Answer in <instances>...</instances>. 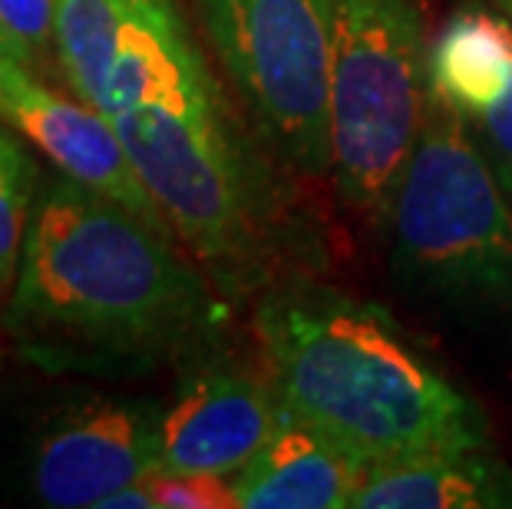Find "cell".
<instances>
[{
    "instance_id": "cell-12",
    "label": "cell",
    "mask_w": 512,
    "mask_h": 509,
    "mask_svg": "<svg viewBox=\"0 0 512 509\" xmlns=\"http://www.w3.org/2000/svg\"><path fill=\"white\" fill-rule=\"evenodd\" d=\"M512 467L486 447H446L370 467L354 509H509Z\"/></svg>"
},
{
    "instance_id": "cell-2",
    "label": "cell",
    "mask_w": 512,
    "mask_h": 509,
    "mask_svg": "<svg viewBox=\"0 0 512 509\" xmlns=\"http://www.w3.org/2000/svg\"><path fill=\"white\" fill-rule=\"evenodd\" d=\"M182 238L76 179L30 209L4 328L47 371H146L195 354L225 321Z\"/></svg>"
},
{
    "instance_id": "cell-15",
    "label": "cell",
    "mask_w": 512,
    "mask_h": 509,
    "mask_svg": "<svg viewBox=\"0 0 512 509\" xmlns=\"http://www.w3.org/2000/svg\"><path fill=\"white\" fill-rule=\"evenodd\" d=\"M146 486L156 509H238L235 476L156 470Z\"/></svg>"
},
{
    "instance_id": "cell-7",
    "label": "cell",
    "mask_w": 512,
    "mask_h": 509,
    "mask_svg": "<svg viewBox=\"0 0 512 509\" xmlns=\"http://www.w3.org/2000/svg\"><path fill=\"white\" fill-rule=\"evenodd\" d=\"M162 407L152 400H76L43 427L30 493L47 509H100L106 496L162 467Z\"/></svg>"
},
{
    "instance_id": "cell-14",
    "label": "cell",
    "mask_w": 512,
    "mask_h": 509,
    "mask_svg": "<svg viewBox=\"0 0 512 509\" xmlns=\"http://www.w3.org/2000/svg\"><path fill=\"white\" fill-rule=\"evenodd\" d=\"M53 10L57 0H0V24L14 37L24 67L40 77H60Z\"/></svg>"
},
{
    "instance_id": "cell-5",
    "label": "cell",
    "mask_w": 512,
    "mask_h": 509,
    "mask_svg": "<svg viewBox=\"0 0 512 509\" xmlns=\"http://www.w3.org/2000/svg\"><path fill=\"white\" fill-rule=\"evenodd\" d=\"M433 103L430 40L417 0H337L328 93L331 182L384 219Z\"/></svg>"
},
{
    "instance_id": "cell-1",
    "label": "cell",
    "mask_w": 512,
    "mask_h": 509,
    "mask_svg": "<svg viewBox=\"0 0 512 509\" xmlns=\"http://www.w3.org/2000/svg\"><path fill=\"white\" fill-rule=\"evenodd\" d=\"M86 103L96 106L215 288L252 291L288 245V205L261 136L225 100L179 0H123Z\"/></svg>"
},
{
    "instance_id": "cell-9",
    "label": "cell",
    "mask_w": 512,
    "mask_h": 509,
    "mask_svg": "<svg viewBox=\"0 0 512 509\" xmlns=\"http://www.w3.org/2000/svg\"><path fill=\"white\" fill-rule=\"evenodd\" d=\"M285 417L265 371L202 364L162 407V467L179 473L238 476Z\"/></svg>"
},
{
    "instance_id": "cell-10",
    "label": "cell",
    "mask_w": 512,
    "mask_h": 509,
    "mask_svg": "<svg viewBox=\"0 0 512 509\" xmlns=\"http://www.w3.org/2000/svg\"><path fill=\"white\" fill-rule=\"evenodd\" d=\"M430 83L512 202V20L463 7L430 43Z\"/></svg>"
},
{
    "instance_id": "cell-16",
    "label": "cell",
    "mask_w": 512,
    "mask_h": 509,
    "mask_svg": "<svg viewBox=\"0 0 512 509\" xmlns=\"http://www.w3.org/2000/svg\"><path fill=\"white\" fill-rule=\"evenodd\" d=\"M100 509H156V500H152L146 480L143 483H133L126 490H119L113 496H106Z\"/></svg>"
},
{
    "instance_id": "cell-4",
    "label": "cell",
    "mask_w": 512,
    "mask_h": 509,
    "mask_svg": "<svg viewBox=\"0 0 512 509\" xmlns=\"http://www.w3.org/2000/svg\"><path fill=\"white\" fill-rule=\"evenodd\" d=\"M380 225L403 288L460 314H512V202L437 96Z\"/></svg>"
},
{
    "instance_id": "cell-17",
    "label": "cell",
    "mask_w": 512,
    "mask_h": 509,
    "mask_svg": "<svg viewBox=\"0 0 512 509\" xmlns=\"http://www.w3.org/2000/svg\"><path fill=\"white\" fill-rule=\"evenodd\" d=\"M0 57H10V60H17V63H24L20 60V50H17V43H14V37L7 34V27L0 24Z\"/></svg>"
},
{
    "instance_id": "cell-13",
    "label": "cell",
    "mask_w": 512,
    "mask_h": 509,
    "mask_svg": "<svg viewBox=\"0 0 512 509\" xmlns=\"http://www.w3.org/2000/svg\"><path fill=\"white\" fill-rule=\"evenodd\" d=\"M37 169L27 153L0 129V291L17 278L30 209H34Z\"/></svg>"
},
{
    "instance_id": "cell-8",
    "label": "cell",
    "mask_w": 512,
    "mask_h": 509,
    "mask_svg": "<svg viewBox=\"0 0 512 509\" xmlns=\"http://www.w3.org/2000/svg\"><path fill=\"white\" fill-rule=\"evenodd\" d=\"M0 119L17 126L63 176L172 229L129 162L110 119L80 96L70 100L57 93L43 77H34V70L10 57H0Z\"/></svg>"
},
{
    "instance_id": "cell-11",
    "label": "cell",
    "mask_w": 512,
    "mask_h": 509,
    "mask_svg": "<svg viewBox=\"0 0 512 509\" xmlns=\"http://www.w3.org/2000/svg\"><path fill=\"white\" fill-rule=\"evenodd\" d=\"M370 463L285 414L265 450L235 476L238 509H351Z\"/></svg>"
},
{
    "instance_id": "cell-18",
    "label": "cell",
    "mask_w": 512,
    "mask_h": 509,
    "mask_svg": "<svg viewBox=\"0 0 512 509\" xmlns=\"http://www.w3.org/2000/svg\"><path fill=\"white\" fill-rule=\"evenodd\" d=\"M496 4H499V10H503V14L512 20V0H496Z\"/></svg>"
},
{
    "instance_id": "cell-3",
    "label": "cell",
    "mask_w": 512,
    "mask_h": 509,
    "mask_svg": "<svg viewBox=\"0 0 512 509\" xmlns=\"http://www.w3.org/2000/svg\"><path fill=\"white\" fill-rule=\"evenodd\" d=\"M255 334L281 410L370 467L486 447L483 410L370 301L324 285H281L258 305Z\"/></svg>"
},
{
    "instance_id": "cell-6",
    "label": "cell",
    "mask_w": 512,
    "mask_h": 509,
    "mask_svg": "<svg viewBox=\"0 0 512 509\" xmlns=\"http://www.w3.org/2000/svg\"><path fill=\"white\" fill-rule=\"evenodd\" d=\"M192 7L268 153L294 172L331 179L337 0H192Z\"/></svg>"
}]
</instances>
